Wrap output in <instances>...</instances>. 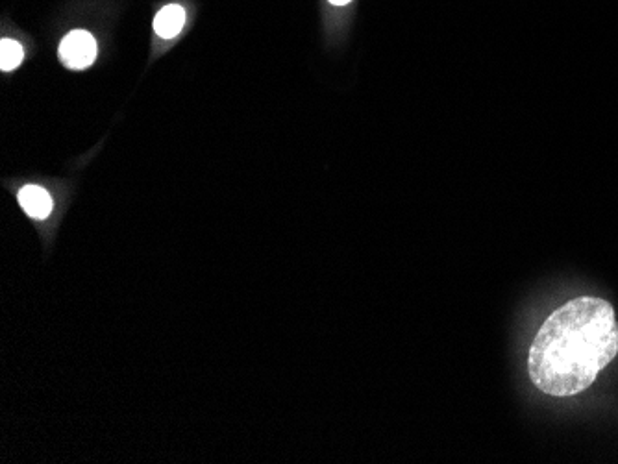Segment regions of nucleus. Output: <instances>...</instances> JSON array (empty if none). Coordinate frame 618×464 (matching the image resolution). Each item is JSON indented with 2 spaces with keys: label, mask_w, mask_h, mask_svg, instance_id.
<instances>
[{
  "label": "nucleus",
  "mask_w": 618,
  "mask_h": 464,
  "mask_svg": "<svg viewBox=\"0 0 618 464\" xmlns=\"http://www.w3.org/2000/svg\"><path fill=\"white\" fill-rule=\"evenodd\" d=\"M617 354L613 306L604 298L578 296L544 320L528 354V372L539 391L567 398L587 391Z\"/></svg>",
  "instance_id": "1"
},
{
  "label": "nucleus",
  "mask_w": 618,
  "mask_h": 464,
  "mask_svg": "<svg viewBox=\"0 0 618 464\" xmlns=\"http://www.w3.org/2000/svg\"><path fill=\"white\" fill-rule=\"evenodd\" d=\"M97 41L86 30H75L63 37L60 43V62L71 71H84L97 60Z\"/></svg>",
  "instance_id": "2"
},
{
  "label": "nucleus",
  "mask_w": 618,
  "mask_h": 464,
  "mask_svg": "<svg viewBox=\"0 0 618 464\" xmlns=\"http://www.w3.org/2000/svg\"><path fill=\"white\" fill-rule=\"evenodd\" d=\"M19 204L30 219L45 220L52 211V198L39 185H26L19 191Z\"/></svg>",
  "instance_id": "3"
},
{
  "label": "nucleus",
  "mask_w": 618,
  "mask_h": 464,
  "mask_svg": "<svg viewBox=\"0 0 618 464\" xmlns=\"http://www.w3.org/2000/svg\"><path fill=\"white\" fill-rule=\"evenodd\" d=\"M184 25H186V12L178 4H167L154 17V32L161 39H173L178 36Z\"/></svg>",
  "instance_id": "4"
},
{
  "label": "nucleus",
  "mask_w": 618,
  "mask_h": 464,
  "mask_svg": "<svg viewBox=\"0 0 618 464\" xmlns=\"http://www.w3.org/2000/svg\"><path fill=\"white\" fill-rule=\"evenodd\" d=\"M23 58H25V50L17 41H13V39H2L0 41V69L4 73L17 69L23 62Z\"/></svg>",
  "instance_id": "5"
},
{
  "label": "nucleus",
  "mask_w": 618,
  "mask_h": 464,
  "mask_svg": "<svg viewBox=\"0 0 618 464\" xmlns=\"http://www.w3.org/2000/svg\"><path fill=\"white\" fill-rule=\"evenodd\" d=\"M330 2L335 4V6H343V4H348V2H352V0H330Z\"/></svg>",
  "instance_id": "6"
}]
</instances>
